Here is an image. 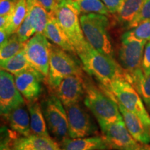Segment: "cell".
Here are the masks:
<instances>
[{
    "label": "cell",
    "instance_id": "6da1fadb",
    "mask_svg": "<svg viewBox=\"0 0 150 150\" xmlns=\"http://www.w3.org/2000/svg\"><path fill=\"white\" fill-rule=\"evenodd\" d=\"M78 56L82 62L84 70L95 76L103 87L117 79L131 82L129 74L115 61L113 57L100 53L90 44Z\"/></svg>",
    "mask_w": 150,
    "mask_h": 150
},
{
    "label": "cell",
    "instance_id": "7a4b0ae2",
    "mask_svg": "<svg viewBox=\"0 0 150 150\" xmlns=\"http://www.w3.org/2000/svg\"><path fill=\"white\" fill-rule=\"evenodd\" d=\"M82 31L89 44L105 55L113 57L112 44L108 32L109 21L104 15L82 14L80 17Z\"/></svg>",
    "mask_w": 150,
    "mask_h": 150
},
{
    "label": "cell",
    "instance_id": "3957f363",
    "mask_svg": "<svg viewBox=\"0 0 150 150\" xmlns=\"http://www.w3.org/2000/svg\"><path fill=\"white\" fill-rule=\"evenodd\" d=\"M54 15L78 55L89 42L84 36L79 17L80 14L72 0H60Z\"/></svg>",
    "mask_w": 150,
    "mask_h": 150
},
{
    "label": "cell",
    "instance_id": "277c9868",
    "mask_svg": "<svg viewBox=\"0 0 150 150\" xmlns=\"http://www.w3.org/2000/svg\"><path fill=\"white\" fill-rule=\"evenodd\" d=\"M104 91L114 100L139 117L150 129V116L144 106L139 93L127 80L117 79L104 87Z\"/></svg>",
    "mask_w": 150,
    "mask_h": 150
},
{
    "label": "cell",
    "instance_id": "5b68a950",
    "mask_svg": "<svg viewBox=\"0 0 150 150\" xmlns=\"http://www.w3.org/2000/svg\"><path fill=\"white\" fill-rule=\"evenodd\" d=\"M85 105L97 119V121L114 122L122 119L117 102L105 94L91 82H84Z\"/></svg>",
    "mask_w": 150,
    "mask_h": 150
},
{
    "label": "cell",
    "instance_id": "8992f818",
    "mask_svg": "<svg viewBox=\"0 0 150 150\" xmlns=\"http://www.w3.org/2000/svg\"><path fill=\"white\" fill-rule=\"evenodd\" d=\"M70 75H82L78 63L59 46L52 45L50 53L48 82L52 88L56 89L61 81Z\"/></svg>",
    "mask_w": 150,
    "mask_h": 150
},
{
    "label": "cell",
    "instance_id": "52a82bcc",
    "mask_svg": "<svg viewBox=\"0 0 150 150\" xmlns=\"http://www.w3.org/2000/svg\"><path fill=\"white\" fill-rule=\"evenodd\" d=\"M48 129L61 143L70 138L68 120L63 104L55 95H50L41 104Z\"/></svg>",
    "mask_w": 150,
    "mask_h": 150
},
{
    "label": "cell",
    "instance_id": "ba28073f",
    "mask_svg": "<svg viewBox=\"0 0 150 150\" xmlns=\"http://www.w3.org/2000/svg\"><path fill=\"white\" fill-rule=\"evenodd\" d=\"M147 40H139L125 33L119 50L120 61L123 68L132 78L142 71V61Z\"/></svg>",
    "mask_w": 150,
    "mask_h": 150
},
{
    "label": "cell",
    "instance_id": "9c48e42d",
    "mask_svg": "<svg viewBox=\"0 0 150 150\" xmlns=\"http://www.w3.org/2000/svg\"><path fill=\"white\" fill-rule=\"evenodd\" d=\"M43 33H36L24 46V52L30 65L45 76H47L50 68L52 45Z\"/></svg>",
    "mask_w": 150,
    "mask_h": 150
},
{
    "label": "cell",
    "instance_id": "30bf717a",
    "mask_svg": "<svg viewBox=\"0 0 150 150\" xmlns=\"http://www.w3.org/2000/svg\"><path fill=\"white\" fill-rule=\"evenodd\" d=\"M104 137L111 149L136 150L140 145L131 136L123 118L114 122L98 121Z\"/></svg>",
    "mask_w": 150,
    "mask_h": 150
},
{
    "label": "cell",
    "instance_id": "8fae6325",
    "mask_svg": "<svg viewBox=\"0 0 150 150\" xmlns=\"http://www.w3.org/2000/svg\"><path fill=\"white\" fill-rule=\"evenodd\" d=\"M70 138H85L95 134L97 127L91 115L79 103L66 106Z\"/></svg>",
    "mask_w": 150,
    "mask_h": 150
},
{
    "label": "cell",
    "instance_id": "7c38bea8",
    "mask_svg": "<svg viewBox=\"0 0 150 150\" xmlns=\"http://www.w3.org/2000/svg\"><path fill=\"white\" fill-rule=\"evenodd\" d=\"M24 104V99L16 85L12 74L0 70V110L4 116L15 108Z\"/></svg>",
    "mask_w": 150,
    "mask_h": 150
},
{
    "label": "cell",
    "instance_id": "4fadbf2b",
    "mask_svg": "<svg viewBox=\"0 0 150 150\" xmlns=\"http://www.w3.org/2000/svg\"><path fill=\"white\" fill-rule=\"evenodd\" d=\"M56 93L65 107L79 103L85 93L81 76L70 75L63 79L56 88Z\"/></svg>",
    "mask_w": 150,
    "mask_h": 150
},
{
    "label": "cell",
    "instance_id": "5bb4252c",
    "mask_svg": "<svg viewBox=\"0 0 150 150\" xmlns=\"http://www.w3.org/2000/svg\"><path fill=\"white\" fill-rule=\"evenodd\" d=\"M44 75L33 67L15 75V82L18 91L28 101H34L42 92L41 83Z\"/></svg>",
    "mask_w": 150,
    "mask_h": 150
},
{
    "label": "cell",
    "instance_id": "9a60e30c",
    "mask_svg": "<svg viewBox=\"0 0 150 150\" xmlns=\"http://www.w3.org/2000/svg\"><path fill=\"white\" fill-rule=\"evenodd\" d=\"M117 104L127 128L131 136L135 140L144 145L150 143V129L138 115L129 111L122 104Z\"/></svg>",
    "mask_w": 150,
    "mask_h": 150
},
{
    "label": "cell",
    "instance_id": "2e32d148",
    "mask_svg": "<svg viewBox=\"0 0 150 150\" xmlns=\"http://www.w3.org/2000/svg\"><path fill=\"white\" fill-rule=\"evenodd\" d=\"M14 150H61V147L50 136L31 134L14 140Z\"/></svg>",
    "mask_w": 150,
    "mask_h": 150
},
{
    "label": "cell",
    "instance_id": "e0dca14e",
    "mask_svg": "<svg viewBox=\"0 0 150 150\" xmlns=\"http://www.w3.org/2000/svg\"><path fill=\"white\" fill-rule=\"evenodd\" d=\"M61 150H108L109 144L105 138L99 136L67 138L61 143Z\"/></svg>",
    "mask_w": 150,
    "mask_h": 150
},
{
    "label": "cell",
    "instance_id": "ac0fdd59",
    "mask_svg": "<svg viewBox=\"0 0 150 150\" xmlns=\"http://www.w3.org/2000/svg\"><path fill=\"white\" fill-rule=\"evenodd\" d=\"M45 36L56 45L70 53H76L75 49L60 25L55 15L50 14L48 22L43 32Z\"/></svg>",
    "mask_w": 150,
    "mask_h": 150
},
{
    "label": "cell",
    "instance_id": "d6986e66",
    "mask_svg": "<svg viewBox=\"0 0 150 150\" xmlns=\"http://www.w3.org/2000/svg\"><path fill=\"white\" fill-rule=\"evenodd\" d=\"M4 117H6L12 130L23 136L32 134L29 112L24 107V104L15 108Z\"/></svg>",
    "mask_w": 150,
    "mask_h": 150
},
{
    "label": "cell",
    "instance_id": "ffe728a7",
    "mask_svg": "<svg viewBox=\"0 0 150 150\" xmlns=\"http://www.w3.org/2000/svg\"><path fill=\"white\" fill-rule=\"evenodd\" d=\"M27 15L36 33H43L47 24L50 13L37 0H27Z\"/></svg>",
    "mask_w": 150,
    "mask_h": 150
},
{
    "label": "cell",
    "instance_id": "44dd1931",
    "mask_svg": "<svg viewBox=\"0 0 150 150\" xmlns=\"http://www.w3.org/2000/svg\"><path fill=\"white\" fill-rule=\"evenodd\" d=\"M29 112L31 120V134L50 136L41 105L38 102L32 103L29 106Z\"/></svg>",
    "mask_w": 150,
    "mask_h": 150
},
{
    "label": "cell",
    "instance_id": "7402d4cb",
    "mask_svg": "<svg viewBox=\"0 0 150 150\" xmlns=\"http://www.w3.org/2000/svg\"><path fill=\"white\" fill-rule=\"evenodd\" d=\"M27 15V0H18L13 12L9 15L7 27L4 29L9 35L16 33Z\"/></svg>",
    "mask_w": 150,
    "mask_h": 150
},
{
    "label": "cell",
    "instance_id": "603a6c76",
    "mask_svg": "<svg viewBox=\"0 0 150 150\" xmlns=\"http://www.w3.org/2000/svg\"><path fill=\"white\" fill-rule=\"evenodd\" d=\"M145 0H122L120 8L117 13V17L123 23H131L141 9Z\"/></svg>",
    "mask_w": 150,
    "mask_h": 150
},
{
    "label": "cell",
    "instance_id": "cb8c5ba5",
    "mask_svg": "<svg viewBox=\"0 0 150 150\" xmlns=\"http://www.w3.org/2000/svg\"><path fill=\"white\" fill-rule=\"evenodd\" d=\"M0 65L1 70L14 75L20 74L31 67L26 57L24 50L11 59L0 63Z\"/></svg>",
    "mask_w": 150,
    "mask_h": 150
},
{
    "label": "cell",
    "instance_id": "d4e9b609",
    "mask_svg": "<svg viewBox=\"0 0 150 150\" xmlns=\"http://www.w3.org/2000/svg\"><path fill=\"white\" fill-rule=\"evenodd\" d=\"M79 14L97 13L104 16L109 14V11L102 0H72Z\"/></svg>",
    "mask_w": 150,
    "mask_h": 150
},
{
    "label": "cell",
    "instance_id": "484cf974",
    "mask_svg": "<svg viewBox=\"0 0 150 150\" xmlns=\"http://www.w3.org/2000/svg\"><path fill=\"white\" fill-rule=\"evenodd\" d=\"M25 43L19 39L16 33L11 35L6 42L0 47V63L11 59L24 50Z\"/></svg>",
    "mask_w": 150,
    "mask_h": 150
},
{
    "label": "cell",
    "instance_id": "4316f807",
    "mask_svg": "<svg viewBox=\"0 0 150 150\" xmlns=\"http://www.w3.org/2000/svg\"><path fill=\"white\" fill-rule=\"evenodd\" d=\"M131 84L142 97L146 105L150 108V74L145 76L141 71L133 77Z\"/></svg>",
    "mask_w": 150,
    "mask_h": 150
},
{
    "label": "cell",
    "instance_id": "83f0119b",
    "mask_svg": "<svg viewBox=\"0 0 150 150\" xmlns=\"http://www.w3.org/2000/svg\"><path fill=\"white\" fill-rule=\"evenodd\" d=\"M127 32L139 40H150V20L140 22Z\"/></svg>",
    "mask_w": 150,
    "mask_h": 150
},
{
    "label": "cell",
    "instance_id": "f1b7e54d",
    "mask_svg": "<svg viewBox=\"0 0 150 150\" xmlns=\"http://www.w3.org/2000/svg\"><path fill=\"white\" fill-rule=\"evenodd\" d=\"M35 33H36L35 30L33 28L32 24H31V22H30L29 16L27 15L23 22L20 26V27L18 28V29L17 30L16 33L22 42H26Z\"/></svg>",
    "mask_w": 150,
    "mask_h": 150
},
{
    "label": "cell",
    "instance_id": "f546056e",
    "mask_svg": "<svg viewBox=\"0 0 150 150\" xmlns=\"http://www.w3.org/2000/svg\"><path fill=\"white\" fill-rule=\"evenodd\" d=\"M147 20H150V0H145L139 13L134 20L129 24V27L132 29L140 22Z\"/></svg>",
    "mask_w": 150,
    "mask_h": 150
},
{
    "label": "cell",
    "instance_id": "4dcf8cb0",
    "mask_svg": "<svg viewBox=\"0 0 150 150\" xmlns=\"http://www.w3.org/2000/svg\"><path fill=\"white\" fill-rule=\"evenodd\" d=\"M18 0H0V16H9Z\"/></svg>",
    "mask_w": 150,
    "mask_h": 150
},
{
    "label": "cell",
    "instance_id": "1f68e13d",
    "mask_svg": "<svg viewBox=\"0 0 150 150\" xmlns=\"http://www.w3.org/2000/svg\"><path fill=\"white\" fill-rule=\"evenodd\" d=\"M142 70L145 76L150 74V42L145 45L142 61Z\"/></svg>",
    "mask_w": 150,
    "mask_h": 150
},
{
    "label": "cell",
    "instance_id": "d6a6232c",
    "mask_svg": "<svg viewBox=\"0 0 150 150\" xmlns=\"http://www.w3.org/2000/svg\"><path fill=\"white\" fill-rule=\"evenodd\" d=\"M59 1L60 0H37L38 2L51 15L54 14Z\"/></svg>",
    "mask_w": 150,
    "mask_h": 150
},
{
    "label": "cell",
    "instance_id": "836d02e7",
    "mask_svg": "<svg viewBox=\"0 0 150 150\" xmlns=\"http://www.w3.org/2000/svg\"><path fill=\"white\" fill-rule=\"evenodd\" d=\"M110 13H117L120 8L122 0H102Z\"/></svg>",
    "mask_w": 150,
    "mask_h": 150
},
{
    "label": "cell",
    "instance_id": "e575fe53",
    "mask_svg": "<svg viewBox=\"0 0 150 150\" xmlns=\"http://www.w3.org/2000/svg\"><path fill=\"white\" fill-rule=\"evenodd\" d=\"M0 150H14L13 146L11 147L10 145V141H9L8 138H4L3 139L1 138Z\"/></svg>",
    "mask_w": 150,
    "mask_h": 150
},
{
    "label": "cell",
    "instance_id": "d590c367",
    "mask_svg": "<svg viewBox=\"0 0 150 150\" xmlns=\"http://www.w3.org/2000/svg\"><path fill=\"white\" fill-rule=\"evenodd\" d=\"M10 36L4 29H0V47L6 42Z\"/></svg>",
    "mask_w": 150,
    "mask_h": 150
},
{
    "label": "cell",
    "instance_id": "8d00e7d4",
    "mask_svg": "<svg viewBox=\"0 0 150 150\" xmlns=\"http://www.w3.org/2000/svg\"><path fill=\"white\" fill-rule=\"evenodd\" d=\"M8 16H0V29H5L8 22Z\"/></svg>",
    "mask_w": 150,
    "mask_h": 150
},
{
    "label": "cell",
    "instance_id": "74e56055",
    "mask_svg": "<svg viewBox=\"0 0 150 150\" xmlns=\"http://www.w3.org/2000/svg\"><path fill=\"white\" fill-rule=\"evenodd\" d=\"M136 150H150V147H148V146H141L140 145L138 149Z\"/></svg>",
    "mask_w": 150,
    "mask_h": 150
}]
</instances>
